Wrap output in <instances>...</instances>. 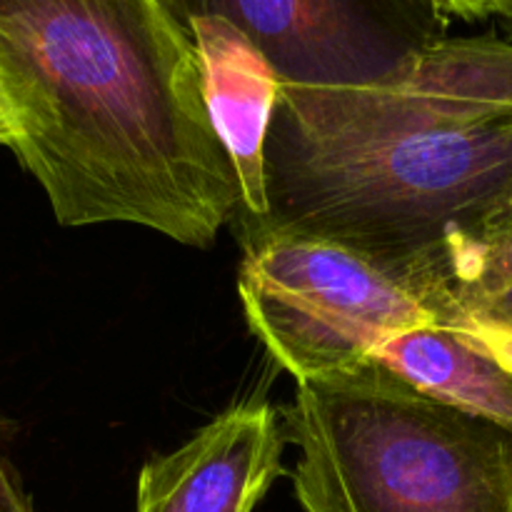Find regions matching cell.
I'll return each instance as SVG.
<instances>
[{
	"label": "cell",
	"mask_w": 512,
	"mask_h": 512,
	"mask_svg": "<svg viewBox=\"0 0 512 512\" xmlns=\"http://www.w3.org/2000/svg\"><path fill=\"white\" fill-rule=\"evenodd\" d=\"M0 130L68 228L208 248L243 200L198 50L160 0H0Z\"/></svg>",
	"instance_id": "1"
},
{
	"label": "cell",
	"mask_w": 512,
	"mask_h": 512,
	"mask_svg": "<svg viewBox=\"0 0 512 512\" xmlns=\"http://www.w3.org/2000/svg\"><path fill=\"white\" fill-rule=\"evenodd\" d=\"M265 193L240 243L323 238L425 283L450 238L512 215V40L448 35L378 88H280Z\"/></svg>",
	"instance_id": "2"
},
{
	"label": "cell",
	"mask_w": 512,
	"mask_h": 512,
	"mask_svg": "<svg viewBox=\"0 0 512 512\" xmlns=\"http://www.w3.org/2000/svg\"><path fill=\"white\" fill-rule=\"evenodd\" d=\"M288 433L305 512H512V428L375 360L300 380Z\"/></svg>",
	"instance_id": "3"
},
{
	"label": "cell",
	"mask_w": 512,
	"mask_h": 512,
	"mask_svg": "<svg viewBox=\"0 0 512 512\" xmlns=\"http://www.w3.org/2000/svg\"><path fill=\"white\" fill-rule=\"evenodd\" d=\"M240 245L245 318L295 383L368 363L385 340L415 325L475 330L443 290L340 243L275 233Z\"/></svg>",
	"instance_id": "4"
},
{
	"label": "cell",
	"mask_w": 512,
	"mask_h": 512,
	"mask_svg": "<svg viewBox=\"0 0 512 512\" xmlns=\"http://www.w3.org/2000/svg\"><path fill=\"white\" fill-rule=\"evenodd\" d=\"M188 28L223 18L268 60L280 88H378L448 38L438 0H160ZM188 33V30H185Z\"/></svg>",
	"instance_id": "5"
},
{
	"label": "cell",
	"mask_w": 512,
	"mask_h": 512,
	"mask_svg": "<svg viewBox=\"0 0 512 512\" xmlns=\"http://www.w3.org/2000/svg\"><path fill=\"white\" fill-rule=\"evenodd\" d=\"M285 435L263 398L235 403L138 478L135 512H253L283 473Z\"/></svg>",
	"instance_id": "6"
},
{
	"label": "cell",
	"mask_w": 512,
	"mask_h": 512,
	"mask_svg": "<svg viewBox=\"0 0 512 512\" xmlns=\"http://www.w3.org/2000/svg\"><path fill=\"white\" fill-rule=\"evenodd\" d=\"M185 30L198 50L210 115L240 178L243 200L233 225L253 223L268 213L265 138L280 83L268 60L228 20L195 18Z\"/></svg>",
	"instance_id": "7"
},
{
	"label": "cell",
	"mask_w": 512,
	"mask_h": 512,
	"mask_svg": "<svg viewBox=\"0 0 512 512\" xmlns=\"http://www.w3.org/2000/svg\"><path fill=\"white\" fill-rule=\"evenodd\" d=\"M373 360L430 398L512 428V365L465 325H415L385 340Z\"/></svg>",
	"instance_id": "8"
},
{
	"label": "cell",
	"mask_w": 512,
	"mask_h": 512,
	"mask_svg": "<svg viewBox=\"0 0 512 512\" xmlns=\"http://www.w3.org/2000/svg\"><path fill=\"white\" fill-rule=\"evenodd\" d=\"M448 15H458L465 20L498 18L512 20V0H438Z\"/></svg>",
	"instance_id": "9"
},
{
	"label": "cell",
	"mask_w": 512,
	"mask_h": 512,
	"mask_svg": "<svg viewBox=\"0 0 512 512\" xmlns=\"http://www.w3.org/2000/svg\"><path fill=\"white\" fill-rule=\"evenodd\" d=\"M478 328L483 330L485 338H488L512 365V303L485 315L478 323Z\"/></svg>",
	"instance_id": "10"
},
{
	"label": "cell",
	"mask_w": 512,
	"mask_h": 512,
	"mask_svg": "<svg viewBox=\"0 0 512 512\" xmlns=\"http://www.w3.org/2000/svg\"><path fill=\"white\" fill-rule=\"evenodd\" d=\"M23 503H28V498H25L23 490L18 488L15 478L10 475L8 463H5L3 455H0V512H13Z\"/></svg>",
	"instance_id": "11"
},
{
	"label": "cell",
	"mask_w": 512,
	"mask_h": 512,
	"mask_svg": "<svg viewBox=\"0 0 512 512\" xmlns=\"http://www.w3.org/2000/svg\"><path fill=\"white\" fill-rule=\"evenodd\" d=\"M13 512H33V508H30V503H23L18 510H13Z\"/></svg>",
	"instance_id": "12"
},
{
	"label": "cell",
	"mask_w": 512,
	"mask_h": 512,
	"mask_svg": "<svg viewBox=\"0 0 512 512\" xmlns=\"http://www.w3.org/2000/svg\"><path fill=\"white\" fill-rule=\"evenodd\" d=\"M0 145H5V138H3V130H0Z\"/></svg>",
	"instance_id": "13"
},
{
	"label": "cell",
	"mask_w": 512,
	"mask_h": 512,
	"mask_svg": "<svg viewBox=\"0 0 512 512\" xmlns=\"http://www.w3.org/2000/svg\"><path fill=\"white\" fill-rule=\"evenodd\" d=\"M510 23H512V20H510Z\"/></svg>",
	"instance_id": "14"
}]
</instances>
